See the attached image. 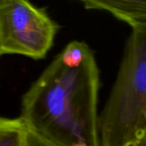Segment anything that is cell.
Segmentation results:
<instances>
[{"instance_id": "obj_1", "label": "cell", "mask_w": 146, "mask_h": 146, "mask_svg": "<svg viewBox=\"0 0 146 146\" xmlns=\"http://www.w3.org/2000/svg\"><path fill=\"white\" fill-rule=\"evenodd\" d=\"M100 71L85 41L72 40L23 94L20 117L58 146H101Z\"/></svg>"}, {"instance_id": "obj_2", "label": "cell", "mask_w": 146, "mask_h": 146, "mask_svg": "<svg viewBox=\"0 0 146 146\" xmlns=\"http://www.w3.org/2000/svg\"><path fill=\"white\" fill-rule=\"evenodd\" d=\"M131 28L99 117L101 146H146V25Z\"/></svg>"}, {"instance_id": "obj_3", "label": "cell", "mask_w": 146, "mask_h": 146, "mask_svg": "<svg viewBox=\"0 0 146 146\" xmlns=\"http://www.w3.org/2000/svg\"><path fill=\"white\" fill-rule=\"evenodd\" d=\"M60 25L30 0H0V55L38 60L54 45Z\"/></svg>"}, {"instance_id": "obj_4", "label": "cell", "mask_w": 146, "mask_h": 146, "mask_svg": "<svg viewBox=\"0 0 146 146\" xmlns=\"http://www.w3.org/2000/svg\"><path fill=\"white\" fill-rule=\"evenodd\" d=\"M86 9L102 10L126 22L131 28L146 25V0H72Z\"/></svg>"}, {"instance_id": "obj_5", "label": "cell", "mask_w": 146, "mask_h": 146, "mask_svg": "<svg viewBox=\"0 0 146 146\" xmlns=\"http://www.w3.org/2000/svg\"><path fill=\"white\" fill-rule=\"evenodd\" d=\"M27 126L19 116L0 119V146H23Z\"/></svg>"}, {"instance_id": "obj_6", "label": "cell", "mask_w": 146, "mask_h": 146, "mask_svg": "<svg viewBox=\"0 0 146 146\" xmlns=\"http://www.w3.org/2000/svg\"><path fill=\"white\" fill-rule=\"evenodd\" d=\"M23 146H58L46 139L44 138L40 137L34 132L27 129L25 139H24V144Z\"/></svg>"}]
</instances>
